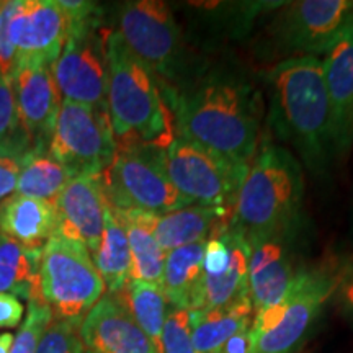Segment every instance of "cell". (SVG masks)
<instances>
[{
  "label": "cell",
  "mask_w": 353,
  "mask_h": 353,
  "mask_svg": "<svg viewBox=\"0 0 353 353\" xmlns=\"http://www.w3.org/2000/svg\"><path fill=\"white\" fill-rule=\"evenodd\" d=\"M118 296L123 299L131 316L161 353L162 330H164L167 304H169L161 286L130 280L125 290L118 293Z\"/></svg>",
  "instance_id": "28"
},
{
  "label": "cell",
  "mask_w": 353,
  "mask_h": 353,
  "mask_svg": "<svg viewBox=\"0 0 353 353\" xmlns=\"http://www.w3.org/2000/svg\"><path fill=\"white\" fill-rule=\"evenodd\" d=\"M283 241L285 237H270L250 244L249 298L254 314L283 301L298 275Z\"/></svg>",
  "instance_id": "18"
},
{
  "label": "cell",
  "mask_w": 353,
  "mask_h": 353,
  "mask_svg": "<svg viewBox=\"0 0 353 353\" xmlns=\"http://www.w3.org/2000/svg\"><path fill=\"white\" fill-rule=\"evenodd\" d=\"M56 232V210L50 201L19 193L0 201V234L28 249H41Z\"/></svg>",
  "instance_id": "20"
},
{
  "label": "cell",
  "mask_w": 353,
  "mask_h": 353,
  "mask_svg": "<svg viewBox=\"0 0 353 353\" xmlns=\"http://www.w3.org/2000/svg\"><path fill=\"white\" fill-rule=\"evenodd\" d=\"M170 183L195 206L234 208L249 165L176 138L159 152Z\"/></svg>",
  "instance_id": "7"
},
{
  "label": "cell",
  "mask_w": 353,
  "mask_h": 353,
  "mask_svg": "<svg viewBox=\"0 0 353 353\" xmlns=\"http://www.w3.org/2000/svg\"><path fill=\"white\" fill-rule=\"evenodd\" d=\"M229 260L216 275L201 273L188 311L228 307L249 298L250 244L245 236L231 226L226 228Z\"/></svg>",
  "instance_id": "19"
},
{
  "label": "cell",
  "mask_w": 353,
  "mask_h": 353,
  "mask_svg": "<svg viewBox=\"0 0 353 353\" xmlns=\"http://www.w3.org/2000/svg\"><path fill=\"white\" fill-rule=\"evenodd\" d=\"M51 68L46 64L20 68L12 82L20 126L32 151H48L63 103Z\"/></svg>",
  "instance_id": "14"
},
{
  "label": "cell",
  "mask_w": 353,
  "mask_h": 353,
  "mask_svg": "<svg viewBox=\"0 0 353 353\" xmlns=\"http://www.w3.org/2000/svg\"><path fill=\"white\" fill-rule=\"evenodd\" d=\"M107 57V108L117 145L165 149L175 139V128L157 77L118 32L108 33Z\"/></svg>",
  "instance_id": "4"
},
{
  "label": "cell",
  "mask_w": 353,
  "mask_h": 353,
  "mask_svg": "<svg viewBox=\"0 0 353 353\" xmlns=\"http://www.w3.org/2000/svg\"><path fill=\"white\" fill-rule=\"evenodd\" d=\"M161 353H195L190 329V311L187 309H167Z\"/></svg>",
  "instance_id": "31"
},
{
  "label": "cell",
  "mask_w": 353,
  "mask_h": 353,
  "mask_svg": "<svg viewBox=\"0 0 353 353\" xmlns=\"http://www.w3.org/2000/svg\"><path fill=\"white\" fill-rule=\"evenodd\" d=\"M159 152L161 149L145 145H117L112 164L100 175L113 210L164 214L193 206L170 183Z\"/></svg>",
  "instance_id": "8"
},
{
  "label": "cell",
  "mask_w": 353,
  "mask_h": 353,
  "mask_svg": "<svg viewBox=\"0 0 353 353\" xmlns=\"http://www.w3.org/2000/svg\"><path fill=\"white\" fill-rule=\"evenodd\" d=\"M352 32H353V21H352Z\"/></svg>",
  "instance_id": "39"
},
{
  "label": "cell",
  "mask_w": 353,
  "mask_h": 353,
  "mask_svg": "<svg viewBox=\"0 0 353 353\" xmlns=\"http://www.w3.org/2000/svg\"><path fill=\"white\" fill-rule=\"evenodd\" d=\"M108 33L100 26V12L69 23L63 51L51 68L61 99L108 112Z\"/></svg>",
  "instance_id": "9"
},
{
  "label": "cell",
  "mask_w": 353,
  "mask_h": 353,
  "mask_svg": "<svg viewBox=\"0 0 353 353\" xmlns=\"http://www.w3.org/2000/svg\"><path fill=\"white\" fill-rule=\"evenodd\" d=\"M303 195L304 176L298 157L267 136L260 139L249 164L229 226L244 234L249 244L286 237L299 218Z\"/></svg>",
  "instance_id": "3"
},
{
  "label": "cell",
  "mask_w": 353,
  "mask_h": 353,
  "mask_svg": "<svg viewBox=\"0 0 353 353\" xmlns=\"http://www.w3.org/2000/svg\"><path fill=\"white\" fill-rule=\"evenodd\" d=\"M120 37L157 79L174 81L182 56V32L165 2H125L118 15Z\"/></svg>",
  "instance_id": "11"
},
{
  "label": "cell",
  "mask_w": 353,
  "mask_h": 353,
  "mask_svg": "<svg viewBox=\"0 0 353 353\" xmlns=\"http://www.w3.org/2000/svg\"><path fill=\"white\" fill-rule=\"evenodd\" d=\"M228 210L210 206H185L164 214L148 213V223L152 229L157 244L165 254L180 247L208 241L218 234L219 221L224 219Z\"/></svg>",
  "instance_id": "21"
},
{
  "label": "cell",
  "mask_w": 353,
  "mask_h": 353,
  "mask_svg": "<svg viewBox=\"0 0 353 353\" xmlns=\"http://www.w3.org/2000/svg\"><path fill=\"white\" fill-rule=\"evenodd\" d=\"M52 311L43 299H34L28 304V312L21 322L19 332L13 337L8 353H37L38 343L44 330L52 321Z\"/></svg>",
  "instance_id": "29"
},
{
  "label": "cell",
  "mask_w": 353,
  "mask_h": 353,
  "mask_svg": "<svg viewBox=\"0 0 353 353\" xmlns=\"http://www.w3.org/2000/svg\"><path fill=\"white\" fill-rule=\"evenodd\" d=\"M337 286L339 273L325 268L299 270L283 301L254 314L250 353L296 352Z\"/></svg>",
  "instance_id": "5"
},
{
  "label": "cell",
  "mask_w": 353,
  "mask_h": 353,
  "mask_svg": "<svg viewBox=\"0 0 353 353\" xmlns=\"http://www.w3.org/2000/svg\"><path fill=\"white\" fill-rule=\"evenodd\" d=\"M254 321L250 298L228 307L190 311V329L195 353H218L232 335L249 329Z\"/></svg>",
  "instance_id": "22"
},
{
  "label": "cell",
  "mask_w": 353,
  "mask_h": 353,
  "mask_svg": "<svg viewBox=\"0 0 353 353\" xmlns=\"http://www.w3.org/2000/svg\"><path fill=\"white\" fill-rule=\"evenodd\" d=\"M335 293H339L345 311L353 316V263L339 273V286Z\"/></svg>",
  "instance_id": "35"
},
{
  "label": "cell",
  "mask_w": 353,
  "mask_h": 353,
  "mask_svg": "<svg viewBox=\"0 0 353 353\" xmlns=\"http://www.w3.org/2000/svg\"><path fill=\"white\" fill-rule=\"evenodd\" d=\"M39 285L43 301L50 306L52 316L79 325L105 291L90 252L57 232L41 249Z\"/></svg>",
  "instance_id": "6"
},
{
  "label": "cell",
  "mask_w": 353,
  "mask_h": 353,
  "mask_svg": "<svg viewBox=\"0 0 353 353\" xmlns=\"http://www.w3.org/2000/svg\"><path fill=\"white\" fill-rule=\"evenodd\" d=\"M48 152L76 176H100L117 154L108 112L63 100Z\"/></svg>",
  "instance_id": "10"
},
{
  "label": "cell",
  "mask_w": 353,
  "mask_h": 353,
  "mask_svg": "<svg viewBox=\"0 0 353 353\" xmlns=\"http://www.w3.org/2000/svg\"><path fill=\"white\" fill-rule=\"evenodd\" d=\"M10 39L17 51V70L26 65H52L63 51L69 23L56 0L3 2Z\"/></svg>",
  "instance_id": "13"
},
{
  "label": "cell",
  "mask_w": 353,
  "mask_h": 353,
  "mask_svg": "<svg viewBox=\"0 0 353 353\" xmlns=\"http://www.w3.org/2000/svg\"><path fill=\"white\" fill-rule=\"evenodd\" d=\"M7 145L30 148V143L20 126L13 87L0 79V148H7Z\"/></svg>",
  "instance_id": "32"
},
{
  "label": "cell",
  "mask_w": 353,
  "mask_h": 353,
  "mask_svg": "<svg viewBox=\"0 0 353 353\" xmlns=\"http://www.w3.org/2000/svg\"><path fill=\"white\" fill-rule=\"evenodd\" d=\"M353 0H298L286 3L270 33L280 52L322 56L352 26Z\"/></svg>",
  "instance_id": "12"
},
{
  "label": "cell",
  "mask_w": 353,
  "mask_h": 353,
  "mask_svg": "<svg viewBox=\"0 0 353 353\" xmlns=\"http://www.w3.org/2000/svg\"><path fill=\"white\" fill-rule=\"evenodd\" d=\"M12 342H13V335L12 334H8V332L0 334V353L10 352Z\"/></svg>",
  "instance_id": "37"
},
{
  "label": "cell",
  "mask_w": 353,
  "mask_h": 353,
  "mask_svg": "<svg viewBox=\"0 0 353 353\" xmlns=\"http://www.w3.org/2000/svg\"><path fill=\"white\" fill-rule=\"evenodd\" d=\"M25 307L19 298L0 293V329H13L23 322Z\"/></svg>",
  "instance_id": "34"
},
{
  "label": "cell",
  "mask_w": 353,
  "mask_h": 353,
  "mask_svg": "<svg viewBox=\"0 0 353 353\" xmlns=\"http://www.w3.org/2000/svg\"><path fill=\"white\" fill-rule=\"evenodd\" d=\"M205 242H196L180 249L172 250L165 255L164 276L161 288L164 291L170 307L190 309L193 293L203 273V255Z\"/></svg>",
  "instance_id": "26"
},
{
  "label": "cell",
  "mask_w": 353,
  "mask_h": 353,
  "mask_svg": "<svg viewBox=\"0 0 353 353\" xmlns=\"http://www.w3.org/2000/svg\"><path fill=\"white\" fill-rule=\"evenodd\" d=\"M32 149L26 145H7L0 148V201L15 192L23 161Z\"/></svg>",
  "instance_id": "33"
},
{
  "label": "cell",
  "mask_w": 353,
  "mask_h": 353,
  "mask_svg": "<svg viewBox=\"0 0 353 353\" xmlns=\"http://www.w3.org/2000/svg\"><path fill=\"white\" fill-rule=\"evenodd\" d=\"M270 88L268 128L291 145L312 174H324L335 159L332 113L322 61L288 57L267 72Z\"/></svg>",
  "instance_id": "2"
},
{
  "label": "cell",
  "mask_w": 353,
  "mask_h": 353,
  "mask_svg": "<svg viewBox=\"0 0 353 353\" xmlns=\"http://www.w3.org/2000/svg\"><path fill=\"white\" fill-rule=\"evenodd\" d=\"M92 259L110 294L121 293L130 281V245H128L125 228L114 216L110 205L105 213V226L100 245Z\"/></svg>",
  "instance_id": "25"
},
{
  "label": "cell",
  "mask_w": 353,
  "mask_h": 353,
  "mask_svg": "<svg viewBox=\"0 0 353 353\" xmlns=\"http://www.w3.org/2000/svg\"><path fill=\"white\" fill-rule=\"evenodd\" d=\"M107 208L100 176H74L54 201L56 232L79 242L94 255L103 234Z\"/></svg>",
  "instance_id": "15"
},
{
  "label": "cell",
  "mask_w": 353,
  "mask_h": 353,
  "mask_svg": "<svg viewBox=\"0 0 353 353\" xmlns=\"http://www.w3.org/2000/svg\"><path fill=\"white\" fill-rule=\"evenodd\" d=\"M113 213L125 228L128 245H130V280L161 286L167 254L154 237L152 229L148 223V213L120 210H113Z\"/></svg>",
  "instance_id": "23"
},
{
  "label": "cell",
  "mask_w": 353,
  "mask_h": 353,
  "mask_svg": "<svg viewBox=\"0 0 353 353\" xmlns=\"http://www.w3.org/2000/svg\"><path fill=\"white\" fill-rule=\"evenodd\" d=\"M87 353H159L118 294L101 296L79 327Z\"/></svg>",
  "instance_id": "16"
},
{
  "label": "cell",
  "mask_w": 353,
  "mask_h": 353,
  "mask_svg": "<svg viewBox=\"0 0 353 353\" xmlns=\"http://www.w3.org/2000/svg\"><path fill=\"white\" fill-rule=\"evenodd\" d=\"M218 353H250V327L232 335Z\"/></svg>",
  "instance_id": "36"
},
{
  "label": "cell",
  "mask_w": 353,
  "mask_h": 353,
  "mask_svg": "<svg viewBox=\"0 0 353 353\" xmlns=\"http://www.w3.org/2000/svg\"><path fill=\"white\" fill-rule=\"evenodd\" d=\"M79 327L81 325L74 322L52 317L38 343L37 353H85Z\"/></svg>",
  "instance_id": "30"
},
{
  "label": "cell",
  "mask_w": 353,
  "mask_h": 353,
  "mask_svg": "<svg viewBox=\"0 0 353 353\" xmlns=\"http://www.w3.org/2000/svg\"><path fill=\"white\" fill-rule=\"evenodd\" d=\"M74 176L68 167L57 162L48 151H30L21 165L15 192L54 205L56 198Z\"/></svg>",
  "instance_id": "27"
},
{
  "label": "cell",
  "mask_w": 353,
  "mask_h": 353,
  "mask_svg": "<svg viewBox=\"0 0 353 353\" xmlns=\"http://www.w3.org/2000/svg\"><path fill=\"white\" fill-rule=\"evenodd\" d=\"M41 249H28L0 236V293L28 303L43 299L39 285Z\"/></svg>",
  "instance_id": "24"
},
{
  "label": "cell",
  "mask_w": 353,
  "mask_h": 353,
  "mask_svg": "<svg viewBox=\"0 0 353 353\" xmlns=\"http://www.w3.org/2000/svg\"><path fill=\"white\" fill-rule=\"evenodd\" d=\"M2 10H3V2H0V20H2Z\"/></svg>",
  "instance_id": "38"
},
{
  "label": "cell",
  "mask_w": 353,
  "mask_h": 353,
  "mask_svg": "<svg viewBox=\"0 0 353 353\" xmlns=\"http://www.w3.org/2000/svg\"><path fill=\"white\" fill-rule=\"evenodd\" d=\"M176 138L192 141L249 165L260 143V97L244 79L229 72L206 74L192 85L164 87Z\"/></svg>",
  "instance_id": "1"
},
{
  "label": "cell",
  "mask_w": 353,
  "mask_h": 353,
  "mask_svg": "<svg viewBox=\"0 0 353 353\" xmlns=\"http://www.w3.org/2000/svg\"><path fill=\"white\" fill-rule=\"evenodd\" d=\"M327 88L335 159L353 148V32L352 26L321 57Z\"/></svg>",
  "instance_id": "17"
}]
</instances>
